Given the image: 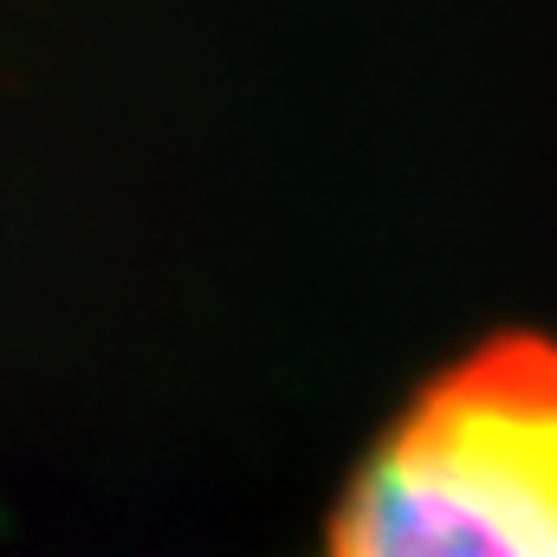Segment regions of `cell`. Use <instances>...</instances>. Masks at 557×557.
<instances>
[{
    "mask_svg": "<svg viewBox=\"0 0 557 557\" xmlns=\"http://www.w3.org/2000/svg\"><path fill=\"white\" fill-rule=\"evenodd\" d=\"M331 557H557V350L441 376L363 460Z\"/></svg>",
    "mask_w": 557,
    "mask_h": 557,
    "instance_id": "obj_1",
    "label": "cell"
}]
</instances>
